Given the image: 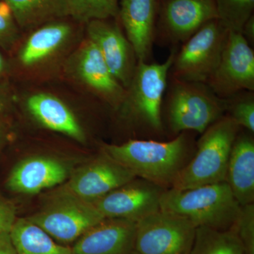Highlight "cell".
I'll use <instances>...</instances> for the list:
<instances>
[{"label": "cell", "instance_id": "32", "mask_svg": "<svg viewBox=\"0 0 254 254\" xmlns=\"http://www.w3.org/2000/svg\"><path fill=\"white\" fill-rule=\"evenodd\" d=\"M5 68V62L2 55L0 53V74L4 71Z\"/></svg>", "mask_w": 254, "mask_h": 254}, {"label": "cell", "instance_id": "25", "mask_svg": "<svg viewBox=\"0 0 254 254\" xmlns=\"http://www.w3.org/2000/svg\"><path fill=\"white\" fill-rule=\"evenodd\" d=\"M218 18L230 31L242 32L254 15V0H215Z\"/></svg>", "mask_w": 254, "mask_h": 254}, {"label": "cell", "instance_id": "21", "mask_svg": "<svg viewBox=\"0 0 254 254\" xmlns=\"http://www.w3.org/2000/svg\"><path fill=\"white\" fill-rule=\"evenodd\" d=\"M22 28L43 26L68 16V0H3Z\"/></svg>", "mask_w": 254, "mask_h": 254}, {"label": "cell", "instance_id": "16", "mask_svg": "<svg viewBox=\"0 0 254 254\" xmlns=\"http://www.w3.org/2000/svg\"><path fill=\"white\" fill-rule=\"evenodd\" d=\"M136 228L131 220L104 219L73 243V254H132Z\"/></svg>", "mask_w": 254, "mask_h": 254}, {"label": "cell", "instance_id": "6", "mask_svg": "<svg viewBox=\"0 0 254 254\" xmlns=\"http://www.w3.org/2000/svg\"><path fill=\"white\" fill-rule=\"evenodd\" d=\"M228 33L220 20L209 21L178 48L169 76L207 83L218 67Z\"/></svg>", "mask_w": 254, "mask_h": 254}, {"label": "cell", "instance_id": "30", "mask_svg": "<svg viewBox=\"0 0 254 254\" xmlns=\"http://www.w3.org/2000/svg\"><path fill=\"white\" fill-rule=\"evenodd\" d=\"M241 34L248 42L251 46L253 47L254 44V14L245 23L242 28Z\"/></svg>", "mask_w": 254, "mask_h": 254}, {"label": "cell", "instance_id": "27", "mask_svg": "<svg viewBox=\"0 0 254 254\" xmlns=\"http://www.w3.org/2000/svg\"><path fill=\"white\" fill-rule=\"evenodd\" d=\"M231 228L240 239L245 254H254V203L241 207Z\"/></svg>", "mask_w": 254, "mask_h": 254}, {"label": "cell", "instance_id": "20", "mask_svg": "<svg viewBox=\"0 0 254 254\" xmlns=\"http://www.w3.org/2000/svg\"><path fill=\"white\" fill-rule=\"evenodd\" d=\"M58 21L43 25L29 36L20 52L23 65L29 66L41 63L66 43L72 28L68 23Z\"/></svg>", "mask_w": 254, "mask_h": 254}, {"label": "cell", "instance_id": "31", "mask_svg": "<svg viewBox=\"0 0 254 254\" xmlns=\"http://www.w3.org/2000/svg\"><path fill=\"white\" fill-rule=\"evenodd\" d=\"M0 254H17L9 233L0 235Z\"/></svg>", "mask_w": 254, "mask_h": 254}, {"label": "cell", "instance_id": "1", "mask_svg": "<svg viewBox=\"0 0 254 254\" xmlns=\"http://www.w3.org/2000/svg\"><path fill=\"white\" fill-rule=\"evenodd\" d=\"M188 131L168 141L132 138L121 144H107L101 150L123 165L135 177L163 187L171 188L185 166L190 140Z\"/></svg>", "mask_w": 254, "mask_h": 254}, {"label": "cell", "instance_id": "5", "mask_svg": "<svg viewBox=\"0 0 254 254\" xmlns=\"http://www.w3.org/2000/svg\"><path fill=\"white\" fill-rule=\"evenodd\" d=\"M240 127L227 115L207 128L193 158L177 175L171 188L185 190L225 182L232 145Z\"/></svg>", "mask_w": 254, "mask_h": 254}, {"label": "cell", "instance_id": "2", "mask_svg": "<svg viewBox=\"0 0 254 254\" xmlns=\"http://www.w3.org/2000/svg\"><path fill=\"white\" fill-rule=\"evenodd\" d=\"M177 50L173 48L163 63L138 61L123 101L116 109L124 120L143 135L160 136L165 131L164 95Z\"/></svg>", "mask_w": 254, "mask_h": 254}, {"label": "cell", "instance_id": "14", "mask_svg": "<svg viewBox=\"0 0 254 254\" xmlns=\"http://www.w3.org/2000/svg\"><path fill=\"white\" fill-rule=\"evenodd\" d=\"M71 171L67 164L60 159L43 155L29 157L15 165L6 180V187L20 194H36L60 186Z\"/></svg>", "mask_w": 254, "mask_h": 254}, {"label": "cell", "instance_id": "19", "mask_svg": "<svg viewBox=\"0 0 254 254\" xmlns=\"http://www.w3.org/2000/svg\"><path fill=\"white\" fill-rule=\"evenodd\" d=\"M26 108L42 126L79 143L86 142V132L74 114L55 95L43 93L32 95L26 100Z\"/></svg>", "mask_w": 254, "mask_h": 254}, {"label": "cell", "instance_id": "12", "mask_svg": "<svg viewBox=\"0 0 254 254\" xmlns=\"http://www.w3.org/2000/svg\"><path fill=\"white\" fill-rule=\"evenodd\" d=\"M165 190L136 177L91 203L105 219L137 222L160 210V200Z\"/></svg>", "mask_w": 254, "mask_h": 254}, {"label": "cell", "instance_id": "28", "mask_svg": "<svg viewBox=\"0 0 254 254\" xmlns=\"http://www.w3.org/2000/svg\"><path fill=\"white\" fill-rule=\"evenodd\" d=\"M18 38V26L4 1H0V46L8 48Z\"/></svg>", "mask_w": 254, "mask_h": 254}, {"label": "cell", "instance_id": "35", "mask_svg": "<svg viewBox=\"0 0 254 254\" xmlns=\"http://www.w3.org/2000/svg\"><path fill=\"white\" fill-rule=\"evenodd\" d=\"M132 254H137L136 252H133V253Z\"/></svg>", "mask_w": 254, "mask_h": 254}, {"label": "cell", "instance_id": "8", "mask_svg": "<svg viewBox=\"0 0 254 254\" xmlns=\"http://www.w3.org/2000/svg\"><path fill=\"white\" fill-rule=\"evenodd\" d=\"M196 227L186 219L158 210L136 222L138 254H190Z\"/></svg>", "mask_w": 254, "mask_h": 254}, {"label": "cell", "instance_id": "15", "mask_svg": "<svg viewBox=\"0 0 254 254\" xmlns=\"http://www.w3.org/2000/svg\"><path fill=\"white\" fill-rule=\"evenodd\" d=\"M158 6L159 0H120L118 20L138 61L151 58Z\"/></svg>", "mask_w": 254, "mask_h": 254}, {"label": "cell", "instance_id": "29", "mask_svg": "<svg viewBox=\"0 0 254 254\" xmlns=\"http://www.w3.org/2000/svg\"><path fill=\"white\" fill-rule=\"evenodd\" d=\"M16 208L0 195V235L9 233L16 220Z\"/></svg>", "mask_w": 254, "mask_h": 254}, {"label": "cell", "instance_id": "34", "mask_svg": "<svg viewBox=\"0 0 254 254\" xmlns=\"http://www.w3.org/2000/svg\"><path fill=\"white\" fill-rule=\"evenodd\" d=\"M1 136H2V133H1V127H0V141H1Z\"/></svg>", "mask_w": 254, "mask_h": 254}, {"label": "cell", "instance_id": "7", "mask_svg": "<svg viewBox=\"0 0 254 254\" xmlns=\"http://www.w3.org/2000/svg\"><path fill=\"white\" fill-rule=\"evenodd\" d=\"M136 177L104 152L73 170L47 198L68 197L93 202Z\"/></svg>", "mask_w": 254, "mask_h": 254}, {"label": "cell", "instance_id": "9", "mask_svg": "<svg viewBox=\"0 0 254 254\" xmlns=\"http://www.w3.org/2000/svg\"><path fill=\"white\" fill-rule=\"evenodd\" d=\"M27 218L66 246L105 219L89 202L68 197L48 198L47 204Z\"/></svg>", "mask_w": 254, "mask_h": 254}, {"label": "cell", "instance_id": "18", "mask_svg": "<svg viewBox=\"0 0 254 254\" xmlns=\"http://www.w3.org/2000/svg\"><path fill=\"white\" fill-rule=\"evenodd\" d=\"M253 134L248 131L239 132L227 165L225 182L241 206L254 201Z\"/></svg>", "mask_w": 254, "mask_h": 254}, {"label": "cell", "instance_id": "3", "mask_svg": "<svg viewBox=\"0 0 254 254\" xmlns=\"http://www.w3.org/2000/svg\"><path fill=\"white\" fill-rule=\"evenodd\" d=\"M241 207L226 182L185 190L166 189L160 200V210L186 219L196 228L218 230L231 228Z\"/></svg>", "mask_w": 254, "mask_h": 254}, {"label": "cell", "instance_id": "11", "mask_svg": "<svg viewBox=\"0 0 254 254\" xmlns=\"http://www.w3.org/2000/svg\"><path fill=\"white\" fill-rule=\"evenodd\" d=\"M206 84L222 99L254 91V49L240 33L229 31L218 67Z\"/></svg>", "mask_w": 254, "mask_h": 254}, {"label": "cell", "instance_id": "26", "mask_svg": "<svg viewBox=\"0 0 254 254\" xmlns=\"http://www.w3.org/2000/svg\"><path fill=\"white\" fill-rule=\"evenodd\" d=\"M226 112L240 128L254 133V91H244L225 98Z\"/></svg>", "mask_w": 254, "mask_h": 254}, {"label": "cell", "instance_id": "24", "mask_svg": "<svg viewBox=\"0 0 254 254\" xmlns=\"http://www.w3.org/2000/svg\"><path fill=\"white\" fill-rule=\"evenodd\" d=\"M120 0H68V16L82 23L118 18Z\"/></svg>", "mask_w": 254, "mask_h": 254}, {"label": "cell", "instance_id": "17", "mask_svg": "<svg viewBox=\"0 0 254 254\" xmlns=\"http://www.w3.org/2000/svg\"><path fill=\"white\" fill-rule=\"evenodd\" d=\"M75 68L80 79L95 94L114 109L118 108L126 88L115 78L99 50L88 38L78 50Z\"/></svg>", "mask_w": 254, "mask_h": 254}, {"label": "cell", "instance_id": "10", "mask_svg": "<svg viewBox=\"0 0 254 254\" xmlns=\"http://www.w3.org/2000/svg\"><path fill=\"white\" fill-rule=\"evenodd\" d=\"M214 19H218L215 0H159L154 43L178 48Z\"/></svg>", "mask_w": 254, "mask_h": 254}, {"label": "cell", "instance_id": "4", "mask_svg": "<svg viewBox=\"0 0 254 254\" xmlns=\"http://www.w3.org/2000/svg\"><path fill=\"white\" fill-rule=\"evenodd\" d=\"M225 99L215 94L206 83L168 76L163 115L173 134L190 131L201 134L225 115Z\"/></svg>", "mask_w": 254, "mask_h": 254}, {"label": "cell", "instance_id": "23", "mask_svg": "<svg viewBox=\"0 0 254 254\" xmlns=\"http://www.w3.org/2000/svg\"><path fill=\"white\" fill-rule=\"evenodd\" d=\"M190 254H245L235 230L197 227Z\"/></svg>", "mask_w": 254, "mask_h": 254}, {"label": "cell", "instance_id": "22", "mask_svg": "<svg viewBox=\"0 0 254 254\" xmlns=\"http://www.w3.org/2000/svg\"><path fill=\"white\" fill-rule=\"evenodd\" d=\"M9 235L17 254H73L27 218L16 219Z\"/></svg>", "mask_w": 254, "mask_h": 254}, {"label": "cell", "instance_id": "33", "mask_svg": "<svg viewBox=\"0 0 254 254\" xmlns=\"http://www.w3.org/2000/svg\"><path fill=\"white\" fill-rule=\"evenodd\" d=\"M4 103H3L2 100L0 99V112L2 111L3 109H4Z\"/></svg>", "mask_w": 254, "mask_h": 254}, {"label": "cell", "instance_id": "13", "mask_svg": "<svg viewBox=\"0 0 254 254\" xmlns=\"http://www.w3.org/2000/svg\"><path fill=\"white\" fill-rule=\"evenodd\" d=\"M118 18L93 20L87 23L88 38L98 48L115 78L125 88L129 86L138 59Z\"/></svg>", "mask_w": 254, "mask_h": 254}]
</instances>
